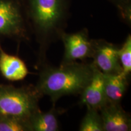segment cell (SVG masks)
<instances>
[{
	"mask_svg": "<svg viewBox=\"0 0 131 131\" xmlns=\"http://www.w3.org/2000/svg\"><path fill=\"white\" fill-rule=\"evenodd\" d=\"M87 112L80 123V131H104L103 120L98 109L86 106Z\"/></svg>",
	"mask_w": 131,
	"mask_h": 131,
	"instance_id": "7c38bea8",
	"label": "cell"
},
{
	"mask_svg": "<svg viewBox=\"0 0 131 131\" xmlns=\"http://www.w3.org/2000/svg\"><path fill=\"white\" fill-rule=\"evenodd\" d=\"M72 0H21L29 31L38 45V62L46 63L51 44L60 40L70 16Z\"/></svg>",
	"mask_w": 131,
	"mask_h": 131,
	"instance_id": "6da1fadb",
	"label": "cell"
},
{
	"mask_svg": "<svg viewBox=\"0 0 131 131\" xmlns=\"http://www.w3.org/2000/svg\"><path fill=\"white\" fill-rule=\"evenodd\" d=\"M0 131H30V129L27 119L0 115Z\"/></svg>",
	"mask_w": 131,
	"mask_h": 131,
	"instance_id": "4fadbf2b",
	"label": "cell"
},
{
	"mask_svg": "<svg viewBox=\"0 0 131 131\" xmlns=\"http://www.w3.org/2000/svg\"><path fill=\"white\" fill-rule=\"evenodd\" d=\"M104 78V89L108 103H120L128 87V77L123 73L106 74Z\"/></svg>",
	"mask_w": 131,
	"mask_h": 131,
	"instance_id": "8fae6325",
	"label": "cell"
},
{
	"mask_svg": "<svg viewBox=\"0 0 131 131\" xmlns=\"http://www.w3.org/2000/svg\"><path fill=\"white\" fill-rule=\"evenodd\" d=\"M41 68L35 89L41 96H49L53 104L62 96L81 94L93 73L92 62L74 61L58 67L45 63Z\"/></svg>",
	"mask_w": 131,
	"mask_h": 131,
	"instance_id": "7a4b0ae2",
	"label": "cell"
},
{
	"mask_svg": "<svg viewBox=\"0 0 131 131\" xmlns=\"http://www.w3.org/2000/svg\"><path fill=\"white\" fill-rule=\"evenodd\" d=\"M29 32L21 0H0V36L28 41Z\"/></svg>",
	"mask_w": 131,
	"mask_h": 131,
	"instance_id": "277c9868",
	"label": "cell"
},
{
	"mask_svg": "<svg viewBox=\"0 0 131 131\" xmlns=\"http://www.w3.org/2000/svg\"><path fill=\"white\" fill-rule=\"evenodd\" d=\"M104 131H129L131 119L120 103H107L99 109Z\"/></svg>",
	"mask_w": 131,
	"mask_h": 131,
	"instance_id": "ba28073f",
	"label": "cell"
},
{
	"mask_svg": "<svg viewBox=\"0 0 131 131\" xmlns=\"http://www.w3.org/2000/svg\"><path fill=\"white\" fill-rule=\"evenodd\" d=\"M41 98L35 86L16 88L0 84V115L28 119L40 109Z\"/></svg>",
	"mask_w": 131,
	"mask_h": 131,
	"instance_id": "3957f363",
	"label": "cell"
},
{
	"mask_svg": "<svg viewBox=\"0 0 131 131\" xmlns=\"http://www.w3.org/2000/svg\"><path fill=\"white\" fill-rule=\"evenodd\" d=\"M60 40L63 42L64 53L61 64H66L91 58L92 53V40L89 38L88 29L78 32L62 34Z\"/></svg>",
	"mask_w": 131,
	"mask_h": 131,
	"instance_id": "5b68a950",
	"label": "cell"
},
{
	"mask_svg": "<svg viewBox=\"0 0 131 131\" xmlns=\"http://www.w3.org/2000/svg\"><path fill=\"white\" fill-rule=\"evenodd\" d=\"M92 53L91 58L96 67L106 74L122 73L119 61L118 47L104 40H92Z\"/></svg>",
	"mask_w": 131,
	"mask_h": 131,
	"instance_id": "8992f818",
	"label": "cell"
},
{
	"mask_svg": "<svg viewBox=\"0 0 131 131\" xmlns=\"http://www.w3.org/2000/svg\"><path fill=\"white\" fill-rule=\"evenodd\" d=\"M117 9L118 15L125 16L131 12V0H107Z\"/></svg>",
	"mask_w": 131,
	"mask_h": 131,
	"instance_id": "9a60e30c",
	"label": "cell"
},
{
	"mask_svg": "<svg viewBox=\"0 0 131 131\" xmlns=\"http://www.w3.org/2000/svg\"><path fill=\"white\" fill-rule=\"evenodd\" d=\"M63 109L55 107V104L47 112L39 110L27 119L30 131H57L60 129L58 117Z\"/></svg>",
	"mask_w": 131,
	"mask_h": 131,
	"instance_id": "30bf717a",
	"label": "cell"
},
{
	"mask_svg": "<svg viewBox=\"0 0 131 131\" xmlns=\"http://www.w3.org/2000/svg\"><path fill=\"white\" fill-rule=\"evenodd\" d=\"M92 64V76L89 83L80 94V104L99 110L108 102L104 89V74L93 62Z\"/></svg>",
	"mask_w": 131,
	"mask_h": 131,
	"instance_id": "52a82bcc",
	"label": "cell"
},
{
	"mask_svg": "<svg viewBox=\"0 0 131 131\" xmlns=\"http://www.w3.org/2000/svg\"><path fill=\"white\" fill-rule=\"evenodd\" d=\"M119 61L122 68V73L129 77L131 72V36L130 34L118 50Z\"/></svg>",
	"mask_w": 131,
	"mask_h": 131,
	"instance_id": "5bb4252c",
	"label": "cell"
},
{
	"mask_svg": "<svg viewBox=\"0 0 131 131\" xmlns=\"http://www.w3.org/2000/svg\"><path fill=\"white\" fill-rule=\"evenodd\" d=\"M0 72L9 81H16L24 79L29 70L21 59L5 52L0 46Z\"/></svg>",
	"mask_w": 131,
	"mask_h": 131,
	"instance_id": "9c48e42d",
	"label": "cell"
}]
</instances>
